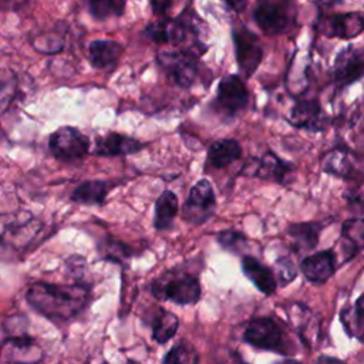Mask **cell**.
I'll return each instance as SVG.
<instances>
[{"label": "cell", "instance_id": "35", "mask_svg": "<svg viewBox=\"0 0 364 364\" xmlns=\"http://www.w3.org/2000/svg\"><path fill=\"white\" fill-rule=\"evenodd\" d=\"M354 196V200H358V202H364V182L357 185L355 189L353 192H350L348 198L351 199Z\"/></svg>", "mask_w": 364, "mask_h": 364}, {"label": "cell", "instance_id": "2", "mask_svg": "<svg viewBox=\"0 0 364 364\" xmlns=\"http://www.w3.org/2000/svg\"><path fill=\"white\" fill-rule=\"evenodd\" d=\"M149 290L158 300H171L179 306L195 304L200 299V284L196 276L189 273H165L155 279Z\"/></svg>", "mask_w": 364, "mask_h": 364}, {"label": "cell", "instance_id": "19", "mask_svg": "<svg viewBox=\"0 0 364 364\" xmlns=\"http://www.w3.org/2000/svg\"><path fill=\"white\" fill-rule=\"evenodd\" d=\"M242 270L243 274L255 284V287L262 291L266 296H270L276 291L277 287V279L274 272L259 262L256 257L250 255H245L242 257Z\"/></svg>", "mask_w": 364, "mask_h": 364}, {"label": "cell", "instance_id": "4", "mask_svg": "<svg viewBox=\"0 0 364 364\" xmlns=\"http://www.w3.org/2000/svg\"><path fill=\"white\" fill-rule=\"evenodd\" d=\"M48 148L55 159L77 162L90 152V138L80 129L64 125L50 134Z\"/></svg>", "mask_w": 364, "mask_h": 364}, {"label": "cell", "instance_id": "14", "mask_svg": "<svg viewBox=\"0 0 364 364\" xmlns=\"http://www.w3.org/2000/svg\"><path fill=\"white\" fill-rule=\"evenodd\" d=\"M333 78L340 85H348L364 78V53L353 46L343 48L336 55Z\"/></svg>", "mask_w": 364, "mask_h": 364}, {"label": "cell", "instance_id": "5", "mask_svg": "<svg viewBox=\"0 0 364 364\" xmlns=\"http://www.w3.org/2000/svg\"><path fill=\"white\" fill-rule=\"evenodd\" d=\"M193 18L196 14L193 11H188L181 14L176 18L164 17L158 21H152L145 27V34L158 44H182L191 33L198 36V27L193 24Z\"/></svg>", "mask_w": 364, "mask_h": 364}, {"label": "cell", "instance_id": "38", "mask_svg": "<svg viewBox=\"0 0 364 364\" xmlns=\"http://www.w3.org/2000/svg\"><path fill=\"white\" fill-rule=\"evenodd\" d=\"M280 364H299L297 361H293V360H284V361H282Z\"/></svg>", "mask_w": 364, "mask_h": 364}, {"label": "cell", "instance_id": "31", "mask_svg": "<svg viewBox=\"0 0 364 364\" xmlns=\"http://www.w3.org/2000/svg\"><path fill=\"white\" fill-rule=\"evenodd\" d=\"M216 242L225 250H228L233 255H239L243 250V247L246 246L247 237L245 233H242L239 230L225 229L216 235Z\"/></svg>", "mask_w": 364, "mask_h": 364}, {"label": "cell", "instance_id": "32", "mask_svg": "<svg viewBox=\"0 0 364 364\" xmlns=\"http://www.w3.org/2000/svg\"><path fill=\"white\" fill-rule=\"evenodd\" d=\"M276 273L280 286H286L291 280H294V277L297 276V269L289 257L282 256L276 259Z\"/></svg>", "mask_w": 364, "mask_h": 364}, {"label": "cell", "instance_id": "39", "mask_svg": "<svg viewBox=\"0 0 364 364\" xmlns=\"http://www.w3.org/2000/svg\"><path fill=\"white\" fill-rule=\"evenodd\" d=\"M127 364H138V363H135V361H128Z\"/></svg>", "mask_w": 364, "mask_h": 364}, {"label": "cell", "instance_id": "34", "mask_svg": "<svg viewBox=\"0 0 364 364\" xmlns=\"http://www.w3.org/2000/svg\"><path fill=\"white\" fill-rule=\"evenodd\" d=\"M171 6H172V3H169V1H159V3L151 1V7L155 14H165L166 13L165 9H169Z\"/></svg>", "mask_w": 364, "mask_h": 364}, {"label": "cell", "instance_id": "11", "mask_svg": "<svg viewBox=\"0 0 364 364\" xmlns=\"http://www.w3.org/2000/svg\"><path fill=\"white\" fill-rule=\"evenodd\" d=\"M316 28L327 37L350 40L364 31V16L358 11L321 16Z\"/></svg>", "mask_w": 364, "mask_h": 364}, {"label": "cell", "instance_id": "1", "mask_svg": "<svg viewBox=\"0 0 364 364\" xmlns=\"http://www.w3.org/2000/svg\"><path fill=\"white\" fill-rule=\"evenodd\" d=\"M91 299V289L87 284H54L47 282L33 283L26 291L27 303L41 316L64 323L82 313Z\"/></svg>", "mask_w": 364, "mask_h": 364}, {"label": "cell", "instance_id": "8", "mask_svg": "<svg viewBox=\"0 0 364 364\" xmlns=\"http://www.w3.org/2000/svg\"><path fill=\"white\" fill-rule=\"evenodd\" d=\"M1 358L6 364H40L44 351L27 333L10 334L1 344Z\"/></svg>", "mask_w": 364, "mask_h": 364}, {"label": "cell", "instance_id": "17", "mask_svg": "<svg viewBox=\"0 0 364 364\" xmlns=\"http://www.w3.org/2000/svg\"><path fill=\"white\" fill-rule=\"evenodd\" d=\"M289 122L310 132H318L326 128L327 118L317 101H299L293 105Z\"/></svg>", "mask_w": 364, "mask_h": 364}, {"label": "cell", "instance_id": "23", "mask_svg": "<svg viewBox=\"0 0 364 364\" xmlns=\"http://www.w3.org/2000/svg\"><path fill=\"white\" fill-rule=\"evenodd\" d=\"M109 185L105 181H84L71 193V200L80 205L101 206L107 200Z\"/></svg>", "mask_w": 364, "mask_h": 364}, {"label": "cell", "instance_id": "13", "mask_svg": "<svg viewBox=\"0 0 364 364\" xmlns=\"http://www.w3.org/2000/svg\"><path fill=\"white\" fill-rule=\"evenodd\" d=\"M253 20L266 36L282 34L291 23L287 4L276 1L259 3L253 10Z\"/></svg>", "mask_w": 364, "mask_h": 364}, {"label": "cell", "instance_id": "37", "mask_svg": "<svg viewBox=\"0 0 364 364\" xmlns=\"http://www.w3.org/2000/svg\"><path fill=\"white\" fill-rule=\"evenodd\" d=\"M246 6V1H242V3H233V1H229L228 3V7H233L235 9V11H240L243 7Z\"/></svg>", "mask_w": 364, "mask_h": 364}, {"label": "cell", "instance_id": "16", "mask_svg": "<svg viewBox=\"0 0 364 364\" xmlns=\"http://www.w3.org/2000/svg\"><path fill=\"white\" fill-rule=\"evenodd\" d=\"M336 269V255L331 249L309 255L300 263L301 273L314 284L326 283L334 274Z\"/></svg>", "mask_w": 364, "mask_h": 364}, {"label": "cell", "instance_id": "10", "mask_svg": "<svg viewBox=\"0 0 364 364\" xmlns=\"http://www.w3.org/2000/svg\"><path fill=\"white\" fill-rule=\"evenodd\" d=\"M293 169V164L282 159L272 151H266L260 158H252L245 165L242 173L266 181H273L276 183H286Z\"/></svg>", "mask_w": 364, "mask_h": 364}, {"label": "cell", "instance_id": "9", "mask_svg": "<svg viewBox=\"0 0 364 364\" xmlns=\"http://www.w3.org/2000/svg\"><path fill=\"white\" fill-rule=\"evenodd\" d=\"M216 206V198L212 183L208 179H199L189 191L183 206V218L193 225L208 220Z\"/></svg>", "mask_w": 364, "mask_h": 364}, {"label": "cell", "instance_id": "20", "mask_svg": "<svg viewBox=\"0 0 364 364\" xmlns=\"http://www.w3.org/2000/svg\"><path fill=\"white\" fill-rule=\"evenodd\" d=\"M321 229L323 223L320 222H301L290 225L286 233L291 239L294 252H306L317 246Z\"/></svg>", "mask_w": 364, "mask_h": 364}, {"label": "cell", "instance_id": "33", "mask_svg": "<svg viewBox=\"0 0 364 364\" xmlns=\"http://www.w3.org/2000/svg\"><path fill=\"white\" fill-rule=\"evenodd\" d=\"M65 264L70 270V273H74L75 276H82V272L84 269L87 267V263H85V259L80 255H73L70 256L67 260H65Z\"/></svg>", "mask_w": 364, "mask_h": 364}, {"label": "cell", "instance_id": "29", "mask_svg": "<svg viewBox=\"0 0 364 364\" xmlns=\"http://www.w3.org/2000/svg\"><path fill=\"white\" fill-rule=\"evenodd\" d=\"M162 364H199V354L193 346L181 341L165 354Z\"/></svg>", "mask_w": 364, "mask_h": 364}, {"label": "cell", "instance_id": "21", "mask_svg": "<svg viewBox=\"0 0 364 364\" xmlns=\"http://www.w3.org/2000/svg\"><path fill=\"white\" fill-rule=\"evenodd\" d=\"M242 156V146L236 139L232 138H222L215 142L208 149V159L209 162L218 168H226L230 164L236 162Z\"/></svg>", "mask_w": 364, "mask_h": 364}, {"label": "cell", "instance_id": "30", "mask_svg": "<svg viewBox=\"0 0 364 364\" xmlns=\"http://www.w3.org/2000/svg\"><path fill=\"white\" fill-rule=\"evenodd\" d=\"M90 14L95 20H107L109 17H119L124 14L125 1L118 0H98L88 3Z\"/></svg>", "mask_w": 364, "mask_h": 364}, {"label": "cell", "instance_id": "12", "mask_svg": "<svg viewBox=\"0 0 364 364\" xmlns=\"http://www.w3.org/2000/svg\"><path fill=\"white\" fill-rule=\"evenodd\" d=\"M216 104L228 117L236 115L249 104V91L237 74H229L219 81Z\"/></svg>", "mask_w": 364, "mask_h": 364}, {"label": "cell", "instance_id": "26", "mask_svg": "<svg viewBox=\"0 0 364 364\" xmlns=\"http://www.w3.org/2000/svg\"><path fill=\"white\" fill-rule=\"evenodd\" d=\"M151 326H152V338L158 344H165L176 334L179 328V318L173 313L159 309L154 316Z\"/></svg>", "mask_w": 364, "mask_h": 364}, {"label": "cell", "instance_id": "3", "mask_svg": "<svg viewBox=\"0 0 364 364\" xmlns=\"http://www.w3.org/2000/svg\"><path fill=\"white\" fill-rule=\"evenodd\" d=\"M243 340L255 348L274 351L283 355L294 353L283 327L273 317H255L243 331Z\"/></svg>", "mask_w": 364, "mask_h": 364}, {"label": "cell", "instance_id": "7", "mask_svg": "<svg viewBox=\"0 0 364 364\" xmlns=\"http://www.w3.org/2000/svg\"><path fill=\"white\" fill-rule=\"evenodd\" d=\"M236 63L245 77H250L263 60V47L259 37L245 26L232 28Z\"/></svg>", "mask_w": 364, "mask_h": 364}, {"label": "cell", "instance_id": "22", "mask_svg": "<svg viewBox=\"0 0 364 364\" xmlns=\"http://www.w3.org/2000/svg\"><path fill=\"white\" fill-rule=\"evenodd\" d=\"M321 168L326 173L350 178L354 172V159L347 148H333L323 156Z\"/></svg>", "mask_w": 364, "mask_h": 364}, {"label": "cell", "instance_id": "6", "mask_svg": "<svg viewBox=\"0 0 364 364\" xmlns=\"http://www.w3.org/2000/svg\"><path fill=\"white\" fill-rule=\"evenodd\" d=\"M156 61L173 85L189 88L195 82L199 71V63L195 54L186 50L162 51L156 55Z\"/></svg>", "mask_w": 364, "mask_h": 364}, {"label": "cell", "instance_id": "18", "mask_svg": "<svg viewBox=\"0 0 364 364\" xmlns=\"http://www.w3.org/2000/svg\"><path fill=\"white\" fill-rule=\"evenodd\" d=\"M124 47L114 40H92L88 44V58L94 68L102 71L114 70L122 55Z\"/></svg>", "mask_w": 364, "mask_h": 364}, {"label": "cell", "instance_id": "15", "mask_svg": "<svg viewBox=\"0 0 364 364\" xmlns=\"http://www.w3.org/2000/svg\"><path fill=\"white\" fill-rule=\"evenodd\" d=\"M145 148V144L119 132H108L105 135L95 138V145L92 149L94 155L111 158V156H124L135 154Z\"/></svg>", "mask_w": 364, "mask_h": 364}, {"label": "cell", "instance_id": "25", "mask_svg": "<svg viewBox=\"0 0 364 364\" xmlns=\"http://www.w3.org/2000/svg\"><path fill=\"white\" fill-rule=\"evenodd\" d=\"M340 320L350 337L364 341V294H361L354 306H346L340 311Z\"/></svg>", "mask_w": 364, "mask_h": 364}, {"label": "cell", "instance_id": "36", "mask_svg": "<svg viewBox=\"0 0 364 364\" xmlns=\"http://www.w3.org/2000/svg\"><path fill=\"white\" fill-rule=\"evenodd\" d=\"M316 364H347L346 361L336 358V357H330V355H320Z\"/></svg>", "mask_w": 364, "mask_h": 364}, {"label": "cell", "instance_id": "24", "mask_svg": "<svg viewBox=\"0 0 364 364\" xmlns=\"http://www.w3.org/2000/svg\"><path fill=\"white\" fill-rule=\"evenodd\" d=\"M179 210V202L172 191H164L155 202L154 228L156 230H168Z\"/></svg>", "mask_w": 364, "mask_h": 364}, {"label": "cell", "instance_id": "27", "mask_svg": "<svg viewBox=\"0 0 364 364\" xmlns=\"http://www.w3.org/2000/svg\"><path fill=\"white\" fill-rule=\"evenodd\" d=\"M98 252L102 259L115 262V263H122L134 255L132 247L112 237H105L104 240H101L98 246Z\"/></svg>", "mask_w": 364, "mask_h": 364}, {"label": "cell", "instance_id": "28", "mask_svg": "<svg viewBox=\"0 0 364 364\" xmlns=\"http://www.w3.org/2000/svg\"><path fill=\"white\" fill-rule=\"evenodd\" d=\"M341 236L353 253L357 250H364V219L354 218L344 222L341 228Z\"/></svg>", "mask_w": 364, "mask_h": 364}]
</instances>
